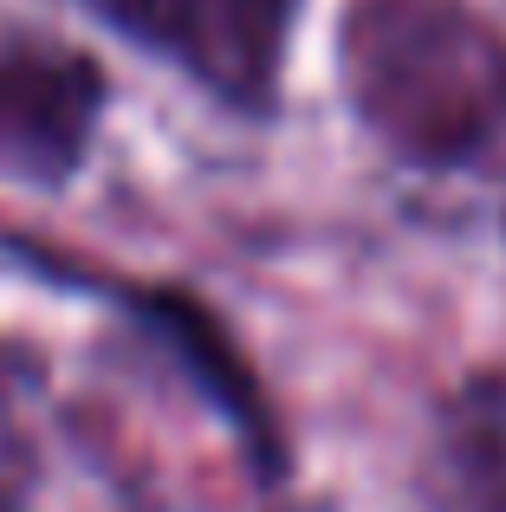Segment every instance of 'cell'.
<instances>
[{
	"label": "cell",
	"mask_w": 506,
	"mask_h": 512,
	"mask_svg": "<svg viewBox=\"0 0 506 512\" xmlns=\"http://www.w3.org/2000/svg\"><path fill=\"white\" fill-rule=\"evenodd\" d=\"M104 26L189 72L234 111H273L305 0H85Z\"/></svg>",
	"instance_id": "cell-2"
},
{
	"label": "cell",
	"mask_w": 506,
	"mask_h": 512,
	"mask_svg": "<svg viewBox=\"0 0 506 512\" xmlns=\"http://www.w3.org/2000/svg\"><path fill=\"white\" fill-rule=\"evenodd\" d=\"M39 389L46 363L0 338V512H26L39 480Z\"/></svg>",
	"instance_id": "cell-4"
},
{
	"label": "cell",
	"mask_w": 506,
	"mask_h": 512,
	"mask_svg": "<svg viewBox=\"0 0 506 512\" xmlns=\"http://www.w3.org/2000/svg\"><path fill=\"white\" fill-rule=\"evenodd\" d=\"M338 65L390 156L442 175L506 156V33L468 0H351Z\"/></svg>",
	"instance_id": "cell-1"
},
{
	"label": "cell",
	"mask_w": 506,
	"mask_h": 512,
	"mask_svg": "<svg viewBox=\"0 0 506 512\" xmlns=\"http://www.w3.org/2000/svg\"><path fill=\"white\" fill-rule=\"evenodd\" d=\"M104 117L98 59L26 26H0V175L33 188L72 182Z\"/></svg>",
	"instance_id": "cell-3"
}]
</instances>
